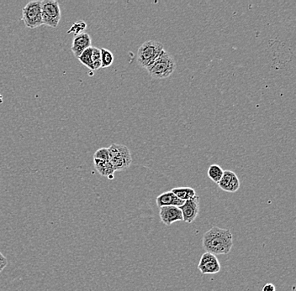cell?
<instances>
[{"label": "cell", "instance_id": "cell-1", "mask_svg": "<svg viewBox=\"0 0 296 291\" xmlns=\"http://www.w3.org/2000/svg\"><path fill=\"white\" fill-rule=\"evenodd\" d=\"M202 244L207 253L228 254L233 246V236L230 230L214 227L204 233Z\"/></svg>", "mask_w": 296, "mask_h": 291}, {"label": "cell", "instance_id": "cell-2", "mask_svg": "<svg viewBox=\"0 0 296 291\" xmlns=\"http://www.w3.org/2000/svg\"><path fill=\"white\" fill-rule=\"evenodd\" d=\"M146 69L152 78L165 79L174 73L176 69V63L172 56L164 50Z\"/></svg>", "mask_w": 296, "mask_h": 291}, {"label": "cell", "instance_id": "cell-3", "mask_svg": "<svg viewBox=\"0 0 296 291\" xmlns=\"http://www.w3.org/2000/svg\"><path fill=\"white\" fill-rule=\"evenodd\" d=\"M164 51L163 44L157 40H147L139 47L137 52V64L147 68Z\"/></svg>", "mask_w": 296, "mask_h": 291}, {"label": "cell", "instance_id": "cell-4", "mask_svg": "<svg viewBox=\"0 0 296 291\" xmlns=\"http://www.w3.org/2000/svg\"><path fill=\"white\" fill-rule=\"evenodd\" d=\"M110 161L115 171L127 170L132 163V154L128 147L122 144L112 143L108 148Z\"/></svg>", "mask_w": 296, "mask_h": 291}, {"label": "cell", "instance_id": "cell-5", "mask_svg": "<svg viewBox=\"0 0 296 291\" xmlns=\"http://www.w3.org/2000/svg\"><path fill=\"white\" fill-rule=\"evenodd\" d=\"M22 20L25 26L30 29L40 27L43 24L41 1H30L23 8Z\"/></svg>", "mask_w": 296, "mask_h": 291}, {"label": "cell", "instance_id": "cell-6", "mask_svg": "<svg viewBox=\"0 0 296 291\" xmlns=\"http://www.w3.org/2000/svg\"><path fill=\"white\" fill-rule=\"evenodd\" d=\"M61 9L59 3L56 0L41 1V18L43 25L49 27H58L61 20Z\"/></svg>", "mask_w": 296, "mask_h": 291}, {"label": "cell", "instance_id": "cell-7", "mask_svg": "<svg viewBox=\"0 0 296 291\" xmlns=\"http://www.w3.org/2000/svg\"><path fill=\"white\" fill-rule=\"evenodd\" d=\"M198 268L203 275L216 274L221 271V264L217 256L207 252L200 258Z\"/></svg>", "mask_w": 296, "mask_h": 291}, {"label": "cell", "instance_id": "cell-8", "mask_svg": "<svg viewBox=\"0 0 296 291\" xmlns=\"http://www.w3.org/2000/svg\"><path fill=\"white\" fill-rule=\"evenodd\" d=\"M183 215V222L191 223L195 220L199 212V198L195 196L194 198L184 202V205L179 207Z\"/></svg>", "mask_w": 296, "mask_h": 291}, {"label": "cell", "instance_id": "cell-9", "mask_svg": "<svg viewBox=\"0 0 296 291\" xmlns=\"http://www.w3.org/2000/svg\"><path fill=\"white\" fill-rule=\"evenodd\" d=\"M220 188L227 192H236L240 188L239 180L236 173L232 170H224L222 179L218 183Z\"/></svg>", "mask_w": 296, "mask_h": 291}, {"label": "cell", "instance_id": "cell-10", "mask_svg": "<svg viewBox=\"0 0 296 291\" xmlns=\"http://www.w3.org/2000/svg\"><path fill=\"white\" fill-rule=\"evenodd\" d=\"M160 218L165 225L170 226L174 222L183 221L181 211L177 207H162L160 208Z\"/></svg>", "mask_w": 296, "mask_h": 291}, {"label": "cell", "instance_id": "cell-11", "mask_svg": "<svg viewBox=\"0 0 296 291\" xmlns=\"http://www.w3.org/2000/svg\"><path fill=\"white\" fill-rule=\"evenodd\" d=\"M91 43H92V40H91L90 35L87 33H82V34L75 36L74 39L72 40L71 50H72V53L74 54L75 57L78 58L85 50L91 47Z\"/></svg>", "mask_w": 296, "mask_h": 291}, {"label": "cell", "instance_id": "cell-12", "mask_svg": "<svg viewBox=\"0 0 296 291\" xmlns=\"http://www.w3.org/2000/svg\"><path fill=\"white\" fill-rule=\"evenodd\" d=\"M157 205L158 208L162 207H181L184 205L185 201L180 200L172 191H166L158 196L157 198Z\"/></svg>", "mask_w": 296, "mask_h": 291}, {"label": "cell", "instance_id": "cell-13", "mask_svg": "<svg viewBox=\"0 0 296 291\" xmlns=\"http://www.w3.org/2000/svg\"><path fill=\"white\" fill-rule=\"evenodd\" d=\"M94 165L96 170L100 173V175L108 177L109 179L114 178V173L115 171L110 161H100V160L94 159Z\"/></svg>", "mask_w": 296, "mask_h": 291}, {"label": "cell", "instance_id": "cell-14", "mask_svg": "<svg viewBox=\"0 0 296 291\" xmlns=\"http://www.w3.org/2000/svg\"><path fill=\"white\" fill-rule=\"evenodd\" d=\"M171 191L180 200L183 201L189 200L197 196L196 191L191 187L174 188Z\"/></svg>", "mask_w": 296, "mask_h": 291}, {"label": "cell", "instance_id": "cell-15", "mask_svg": "<svg viewBox=\"0 0 296 291\" xmlns=\"http://www.w3.org/2000/svg\"><path fill=\"white\" fill-rule=\"evenodd\" d=\"M223 172H224V170H222V168L221 166H218V165H212L208 169L207 174H208V176H209L210 180H212V181L218 184L221 179H222Z\"/></svg>", "mask_w": 296, "mask_h": 291}, {"label": "cell", "instance_id": "cell-16", "mask_svg": "<svg viewBox=\"0 0 296 291\" xmlns=\"http://www.w3.org/2000/svg\"><path fill=\"white\" fill-rule=\"evenodd\" d=\"M92 52L93 46H91L85 50L84 52H82L81 56L77 59L82 65H84L85 67H88L91 71H94L92 62Z\"/></svg>", "mask_w": 296, "mask_h": 291}, {"label": "cell", "instance_id": "cell-17", "mask_svg": "<svg viewBox=\"0 0 296 291\" xmlns=\"http://www.w3.org/2000/svg\"><path fill=\"white\" fill-rule=\"evenodd\" d=\"M101 68L110 67L114 62V55L109 50L101 48Z\"/></svg>", "mask_w": 296, "mask_h": 291}, {"label": "cell", "instance_id": "cell-18", "mask_svg": "<svg viewBox=\"0 0 296 291\" xmlns=\"http://www.w3.org/2000/svg\"><path fill=\"white\" fill-rule=\"evenodd\" d=\"M86 28H87V24L83 21V20H79V21H77V22L74 23L73 25L71 26L67 33L68 34H73L75 36H77V35H80V34H82L83 33L85 30H86Z\"/></svg>", "mask_w": 296, "mask_h": 291}, {"label": "cell", "instance_id": "cell-19", "mask_svg": "<svg viewBox=\"0 0 296 291\" xmlns=\"http://www.w3.org/2000/svg\"><path fill=\"white\" fill-rule=\"evenodd\" d=\"M92 62L94 71L101 68V52L97 47H93Z\"/></svg>", "mask_w": 296, "mask_h": 291}, {"label": "cell", "instance_id": "cell-20", "mask_svg": "<svg viewBox=\"0 0 296 291\" xmlns=\"http://www.w3.org/2000/svg\"><path fill=\"white\" fill-rule=\"evenodd\" d=\"M94 159L100 160V161H109L110 157H109V151H108V148L99 149L95 152V155H94Z\"/></svg>", "mask_w": 296, "mask_h": 291}, {"label": "cell", "instance_id": "cell-21", "mask_svg": "<svg viewBox=\"0 0 296 291\" xmlns=\"http://www.w3.org/2000/svg\"><path fill=\"white\" fill-rule=\"evenodd\" d=\"M8 265V259L4 254L0 252V273L6 268Z\"/></svg>", "mask_w": 296, "mask_h": 291}, {"label": "cell", "instance_id": "cell-22", "mask_svg": "<svg viewBox=\"0 0 296 291\" xmlns=\"http://www.w3.org/2000/svg\"><path fill=\"white\" fill-rule=\"evenodd\" d=\"M262 291H276V287L273 284H266L263 287Z\"/></svg>", "mask_w": 296, "mask_h": 291}]
</instances>
